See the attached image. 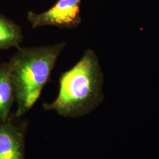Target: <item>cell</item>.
<instances>
[{
	"label": "cell",
	"instance_id": "6da1fadb",
	"mask_svg": "<svg viewBox=\"0 0 159 159\" xmlns=\"http://www.w3.org/2000/svg\"><path fill=\"white\" fill-rule=\"evenodd\" d=\"M59 83L56 98L43 104L46 110L77 117L96 108L103 98V74L95 52L87 50L72 68L62 73Z\"/></svg>",
	"mask_w": 159,
	"mask_h": 159
},
{
	"label": "cell",
	"instance_id": "7a4b0ae2",
	"mask_svg": "<svg viewBox=\"0 0 159 159\" xmlns=\"http://www.w3.org/2000/svg\"><path fill=\"white\" fill-rule=\"evenodd\" d=\"M66 46L65 42H61L48 46L17 48L9 61L17 104L16 116L21 117L37 102Z\"/></svg>",
	"mask_w": 159,
	"mask_h": 159
},
{
	"label": "cell",
	"instance_id": "3957f363",
	"mask_svg": "<svg viewBox=\"0 0 159 159\" xmlns=\"http://www.w3.org/2000/svg\"><path fill=\"white\" fill-rule=\"evenodd\" d=\"M81 0H57L48 10L40 13L29 11L27 19L33 29L53 26L62 29H73L81 23Z\"/></svg>",
	"mask_w": 159,
	"mask_h": 159
},
{
	"label": "cell",
	"instance_id": "277c9868",
	"mask_svg": "<svg viewBox=\"0 0 159 159\" xmlns=\"http://www.w3.org/2000/svg\"><path fill=\"white\" fill-rule=\"evenodd\" d=\"M11 114L0 122V159H25L27 121Z\"/></svg>",
	"mask_w": 159,
	"mask_h": 159
},
{
	"label": "cell",
	"instance_id": "5b68a950",
	"mask_svg": "<svg viewBox=\"0 0 159 159\" xmlns=\"http://www.w3.org/2000/svg\"><path fill=\"white\" fill-rule=\"evenodd\" d=\"M15 95L10 74V64L0 63V122L11 115Z\"/></svg>",
	"mask_w": 159,
	"mask_h": 159
},
{
	"label": "cell",
	"instance_id": "8992f818",
	"mask_svg": "<svg viewBox=\"0 0 159 159\" xmlns=\"http://www.w3.org/2000/svg\"><path fill=\"white\" fill-rule=\"evenodd\" d=\"M23 39L21 27L0 13V51L11 48L17 49Z\"/></svg>",
	"mask_w": 159,
	"mask_h": 159
},
{
	"label": "cell",
	"instance_id": "52a82bcc",
	"mask_svg": "<svg viewBox=\"0 0 159 159\" xmlns=\"http://www.w3.org/2000/svg\"><path fill=\"white\" fill-rule=\"evenodd\" d=\"M0 63H1V62H0Z\"/></svg>",
	"mask_w": 159,
	"mask_h": 159
}]
</instances>
